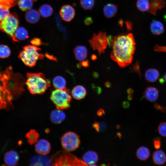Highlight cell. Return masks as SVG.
<instances>
[{
    "label": "cell",
    "instance_id": "cell-1",
    "mask_svg": "<svg viewBox=\"0 0 166 166\" xmlns=\"http://www.w3.org/2000/svg\"><path fill=\"white\" fill-rule=\"evenodd\" d=\"M24 80L19 73H14L11 66L2 70L0 67V110L13 107L12 101L24 90Z\"/></svg>",
    "mask_w": 166,
    "mask_h": 166
},
{
    "label": "cell",
    "instance_id": "cell-2",
    "mask_svg": "<svg viewBox=\"0 0 166 166\" xmlns=\"http://www.w3.org/2000/svg\"><path fill=\"white\" fill-rule=\"evenodd\" d=\"M135 45L132 34L112 36L110 45L112 48L111 58L120 67L127 66L133 60Z\"/></svg>",
    "mask_w": 166,
    "mask_h": 166
},
{
    "label": "cell",
    "instance_id": "cell-3",
    "mask_svg": "<svg viewBox=\"0 0 166 166\" xmlns=\"http://www.w3.org/2000/svg\"><path fill=\"white\" fill-rule=\"evenodd\" d=\"M26 84L29 92L33 95L43 93L50 85V81L42 73H28Z\"/></svg>",
    "mask_w": 166,
    "mask_h": 166
},
{
    "label": "cell",
    "instance_id": "cell-4",
    "mask_svg": "<svg viewBox=\"0 0 166 166\" xmlns=\"http://www.w3.org/2000/svg\"><path fill=\"white\" fill-rule=\"evenodd\" d=\"M41 49L33 45L24 46L18 56L20 58L26 66L29 67L34 66L38 60L42 59L44 55L40 53Z\"/></svg>",
    "mask_w": 166,
    "mask_h": 166
},
{
    "label": "cell",
    "instance_id": "cell-5",
    "mask_svg": "<svg viewBox=\"0 0 166 166\" xmlns=\"http://www.w3.org/2000/svg\"><path fill=\"white\" fill-rule=\"evenodd\" d=\"M51 158L52 165H87L83 160L71 154L69 152L65 150L57 152Z\"/></svg>",
    "mask_w": 166,
    "mask_h": 166
},
{
    "label": "cell",
    "instance_id": "cell-6",
    "mask_svg": "<svg viewBox=\"0 0 166 166\" xmlns=\"http://www.w3.org/2000/svg\"><path fill=\"white\" fill-rule=\"evenodd\" d=\"M69 93V90L65 88L62 89H56L52 92L50 99L57 109H67L70 107L72 100Z\"/></svg>",
    "mask_w": 166,
    "mask_h": 166
},
{
    "label": "cell",
    "instance_id": "cell-7",
    "mask_svg": "<svg viewBox=\"0 0 166 166\" xmlns=\"http://www.w3.org/2000/svg\"><path fill=\"white\" fill-rule=\"evenodd\" d=\"M19 24V20L17 14L10 13L0 21V31L7 34L13 40L14 33Z\"/></svg>",
    "mask_w": 166,
    "mask_h": 166
},
{
    "label": "cell",
    "instance_id": "cell-8",
    "mask_svg": "<svg viewBox=\"0 0 166 166\" xmlns=\"http://www.w3.org/2000/svg\"><path fill=\"white\" fill-rule=\"evenodd\" d=\"M61 142L64 149L70 152L76 150L79 147L80 140L79 136L76 133L69 131L62 135Z\"/></svg>",
    "mask_w": 166,
    "mask_h": 166
},
{
    "label": "cell",
    "instance_id": "cell-9",
    "mask_svg": "<svg viewBox=\"0 0 166 166\" xmlns=\"http://www.w3.org/2000/svg\"><path fill=\"white\" fill-rule=\"evenodd\" d=\"M88 41L93 50H97L100 55L105 53L107 46L109 45L108 37L104 32L100 31L97 34H94Z\"/></svg>",
    "mask_w": 166,
    "mask_h": 166
},
{
    "label": "cell",
    "instance_id": "cell-10",
    "mask_svg": "<svg viewBox=\"0 0 166 166\" xmlns=\"http://www.w3.org/2000/svg\"><path fill=\"white\" fill-rule=\"evenodd\" d=\"M59 14L63 20L69 22L74 17L75 11L74 8L69 5H64L61 8Z\"/></svg>",
    "mask_w": 166,
    "mask_h": 166
},
{
    "label": "cell",
    "instance_id": "cell-11",
    "mask_svg": "<svg viewBox=\"0 0 166 166\" xmlns=\"http://www.w3.org/2000/svg\"><path fill=\"white\" fill-rule=\"evenodd\" d=\"M35 149L39 154L46 155L50 152L51 145L49 142L47 140L41 139L35 144Z\"/></svg>",
    "mask_w": 166,
    "mask_h": 166
},
{
    "label": "cell",
    "instance_id": "cell-12",
    "mask_svg": "<svg viewBox=\"0 0 166 166\" xmlns=\"http://www.w3.org/2000/svg\"><path fill=\"white\" fill-rule=\"evenodd\" d=\"M19 157L17 152L14 150L7 152L4 156V161L7 166H14L18 163Z\"/></svg>",
    "mask_w": 166,
    "mask_h": 166
},
{
    "label": "cell",
    "instance_id": "cell-13",
    "mask_svg": "<svg viewBox=\"0 0 166 166\" xmlns=\"http://www.w3.org/2000/svg\"><path fill=\"white\" fill-rule=\"evenodd\" d=\"M33 166H50L52 165L51 158L46 155H39L33 157L30 161Z\"/></svg>",
    "mask_w": 166,
    "mask_h": 166
},
{
    "label": "cell",
    "instance_id": "cell-14",
    "mask_svg": "<svg viewBox=\"0 0 166 166\" xmlns=\"http://www.w3.org/2000/svg\"><path fill=\"white\" fill-rule=\"evenodd\" d=\"M62 110L57 109L51 112L50 114V119L53 123L59 124L65 119L66 115Z\"/></svg>",
    "mask_w": 166,
    "mask_h": 166
},
{
    "label": "cell",
    "instance_id": "cell-15",
    "mask_svg": "<svg viewBox=\"0 0 166 166\" xmlns=\"http://www.w3.org/2000/svg\"><path fill=\"white\" fill-rule=\"evenodd\" d=\"M98 156L96 152L92 151H89L83 155V161L86 164L89 165H96L95 164L98 161Z\"/></svg>",
    "mask_w": 166,
    "mask_h": 166
},
{
    "label": "cell",
    "instance_id": "cell-16",
    "mask_svg": "<svg viewBox=\"0 0 166 166\" xmlns=\"http://www.w3.org/2000/svg\"><path fill=\"white\" fill-rule=\"evenodd\" d=\"M73 53L76 59L81 62L86 59L88 51L85 46L79 45L75 47L73 50Z\"/></svg>",
    "mask_w": 166,
    "mask_h": 166
},
{
    "label": "cell",
    "instance_id": "cell-17",
    "mask_svg": "<svg viewBox=\"0 0 166 166\" xmlns=\"http://www.w3.org/2000/svg\"><path fill=\"white\" fill-rule=\"evenodd\" d=\"M144 95L146 100L151 102H154L157 99L159 93L156 87L150 86L146 89L144 91Z\"/></svg>",
    "mask_w": 166,
    "mask_h": 166
},
{
    "label": "cell",
    "instance_id": "cell-18",
    "mask_svg": "<svg viewBox=\"0 0 166 166\" xmlns=\"http://www.w3.org/2000/svg\"><path fill=\"white\" fill-rule=\"evenodd\" d=\"M25 18L28 23L35 24L38 22L40 19V13L36 10L30 9L26 12Z\"/></svg>",
    "mask_w": 166,
    "mask_h": 166
},
{
    "label": "cell",
    "instance_id": "cell-19",
    "mask_svg": "<svg viewBox=\"0 0 166 166\" xmlns=\"http://www.w3.org/2000/svg\"><path fill=\"white\" fill-rule=\"evenodd\" d=\"M71 93L74 98L77 100H81L85 97L87 94V91L83 86L78 85L73 87Z\"/></svg>",
    "mask_w": 166,
    "mask_h": 166
},
{
    "label": "cell",
    "instance_id": "cell-20",
    "mask_svg": "<svg viewBox=\"0 0 166 166\" xmlns=\"http://www.w3.org/2000/svg\"><path fill=\"white\" fill-rule=\"evenodd\" d=\"M118 11L117 6L113 3L106 4L103 9L105 16L107 18H110L115 16Z\"/></svg>",
    "mask_w": 166,
    "mask_h": 166
},
{
    "label": "cell",
    "instance_id": "cell-21",
    "mask_svg": "<svg viewBox=\"0 0 166 166\" xmlns=\"http://www.w3.org/2000/svg\"><path fill=\"white\" fill-rule=\"evenodd\" d=\"M29 37V33L26 29L23 27H20L17 28L14 33L13 41L18 42L25 40Z\"/></svg>",
    "mask_w": 166,
    "mask_h": 166
},
{
    "label": "cell",
    "instance_id": "cell-22",
    "mask_svg": "<svg viewBox=\"0 0 166 166\" xmlns=\"http://www.w3.org/2000/svg\"><path fill=\"white\" fill-rule=\"evenodd\" d=\"M152 159L154 163L157 165H161L166 162V155L161 150H158L153 153Z\"/></svg>",
    "mask_w": 166,
    "mask_h": 166
},
{
    "label": "cell",
    "instance_id": "cell-23",
    "mask_svg": "<svg viewBox=\"0 0 166 166\" xmlns=\"http://www.w3.org/2000/svg\"><path fill=\"white\" fill-rule=\"evenodd\" d=\"M160 74L158 70L154 68L147 70L144 73V77L147 81L150 82H154L158 79Z\"/></svg>",
    "mask_w": 166,
    "mask_h": 166
},
{
    "label": "cell",
    "instance_id": "cell-24",
    "mask_svg": "<svg viewBox=\"0 0 166 166\" xmlns=\"http://www.w3.org/2000/svg\"><path fill=\"white\" fill-rule=\"evenodd\" d=\"M150 29L152 33L156 35L162 34L164 31L163 24L159 21H153L151 24Z\"/></svg>",
    "mask_w": 166,
    "mask_h": 166
},
{
    "label": "cell",
    "instance_id": "cell-25",
    "mask_svg": "<svg viewBox=\"0 0 166 166\" xmlns=\"http://www.w3.org/2000/svg\"><path fill=\"white\" fill-rule=\"evenodd\" d=\"M150 155L149 150L145 147L141 146L137 150L136 156L139 159L141 160H145L148 158Z\"/></svg>",
    "mask_w": 166,
    "mask_h": 166
},
{
    "label": "cell",
    "instance_id": "cell-26",
    "mask_svg": "<svg viewBox=\"0 0 166 166\" xmlns=\"http://www.w3.org/2000/svg\"><path fill=\"white\" fill-rule=\"evenodd\" d=\"M41 15L44 18H47L51 15L53 10L52 7L48 4H45L40 6L39 9Z\"/></svg>",
    "mask_w": 166,
    "mask_h": 166
},
{
    "label": "cell",
    "instance_id": "cell-27",
    "mask_svg": "<svg viewBox=\"0 0 166 166\" xmlns=\"http://www.w3.org/2000/svg\"><path fill=\"white\" fill-rule=\"evenodd\" d=\"M54 87L57 89H62L65 88L66 81L65 78L60 76H55L53 79Z\"/></svg>",
    "mask_w": 166,
    "mask_h": 166
},
{
    "label": "cell",
    "instance_id": "cell-28",
    "mask_svg": "<svg viewBox=\"0 0 166 166\" xmlns=\"http://www.w3.org/2000/svg\"><path fill=\"white\" fill-rule=\"evenodd\" d=\"M26 136L28 143L32 145L35 144L38 140L39 134L36 130L31 129L26 134Z\"/></svg>",
    "mask_w": 166,
    "mask_h": 166
},
{
    "label": "cell",
    "instance_id": "cell-29",
    "mask_svg": "<svg viewBox=\"0 0 166 166\" xmlns=\"http://www.w3.org/2000/svg\"><path fill=\"white\" fill-rule=\"evenodd\" d=\"M137 9L142 12L149 11L151 4L149 0H137L136 3Z\"/></svg>",
    "mask_w": 166,
    "mask_h": 166
},
{
    "label": "cell",
    "instance_id": "cell-30",
    "mask_svg": "<svg viewBox=\"0 0 166 166\" xmlns=\"http://www.w3.org/2000/svg\"><path fill=\"white\" fill-rule=\"evenodd\" d=\"M17 4L19 8L23 11L31 9L33 6V2L31 0H18Z\"/></svg>",
    "mask_w": 166,
    "mask_h": 166
},
{
    "label": "cell",
    "instance_id": "cell-31",
    "mask_svg": "<svg viewBox=\"0 0 166 166\" xmlns=\"http://www.w3.org/2000/svg\"><path fill=\"white\" fill-rule=\"evenodd\" d=\"M80 4L84 9L90 10L94 6L95 0H80Z\"/></svg>",
    "mask_w": 166,
    "mask_h": 166
},
{
    "label": "cell",
    "instance_id": "cell-32",
    "mask_svg": "<svg viewBox=\"0 0 166 166\" xmlns=\"http://www.w3.org/2000/svg\"><path fill=\"white\" fill-rule=\"evenodd\" d=\"M10 50L9 47L4 45H0V58H5L10 55Z\"/></svg>",
    "mask_w": 166,
    "mask_h": 166
},
{
    "label": "cell",
    "instance_id": "cell-33",
    "mask_svg": "<svg viewBox=\"0 0 166 166\" xmlns=\"http://www.w3.org/2000/svg\"><path fill=\"white\" fill-rule=\"evenodd\" d=\"M18 0H0V5L10 9L18 3Z\"/></svg>",
    "mask_w": 166,
    "mask_h": 166
},
{
    "label": "cell",
    "instance_id": "cell-34",
    "mask_svg": "<svg viewBox=\"0 0 166 166\" xmlns=\"http://www.w3.org/2000/svg\"><path fill=\"white\" fill-rule=\"evenodd\" d=\"M159 133L162 136L166 137V122L161 123L158 127Z\"/></svg>",
    "mask_w": 166,
    "mask_h": 166
},
{
    "label": "cell",
    "instance_id": "cell-35",
    "mask_svg": "<svg viewBox=\"0 0 166 166\" xmlns=\"http://www.w3.org/2000/svg\"><path fill=\"white\" fill-rule=\"evenodd\" d=\"M9 9L0 5V21L10 13Z\"/></svg>",
    "mask_w": 166,
    "mask_h": 166
},
{
    "label": "cell",
    "instance_id": "cell-36",
    "mask_svg": "<svg viewBox=\"0 0 166 166\" xmlns=\"http://www.w3.org/2000/svg\"><path fill=\"white\" fill-rule=\"evenodd\" d=\"M30 42L32 45L36 46H40L42 43L41 39L37 38H33L30 41Z\"/></svg>",
    "mask_w": 166,
    "mask_h": 166
},
{
    "label": "cell",
    "instance_id": "cell-37",
    "mask_svg": "<svg viewBox=\"0 0 166 166\" xmlns=\"http://www.w3.org/2000/svg\"><path fill=\"white\" fill-rule=\"evenodd\" d=\"M160 142L159 139H156L154 140V146L155 148L159 149L160 147Z\"/></svg>",
    "mask_w": 166,
    "mask_h": 166
},
{
    "label": "cell",
    "instance_id": "cell-38",
    "mask_svg": "<svg viewBox=\"0 0 166 166\" xmlns=\"http://www.w3.org/2000/svg\"><path fill=\"white\" fill-rule=\"evenodd\" d=\"M85 24L87 26L93 23V19L91 17H89L85 18L84 20Z\"/></svg>",
    "mask_w": 166,
    "mask_h": 166
},
{
    "label": "cell",
    "instance_id": "cell-39",
    "mask_svg": "<svg viewBox=\"0 0 166 166\" xmlns=\"http://www.w3.org/2000/svg\"><path fill=\"white\" fill-rule=\"evenodd\" d=\"M100 131L104 132L106 128V126L105 122H102L99 123Z\"/></svg>",
    "mask_w": 166,
    "mask_h": 166
},
{
    "label": "cell",
    "instance_id": "cell-40",
    "mask_svg": "<svg viewBox=\"0 0 166 166\" xmlns=\"http://www.w3.org/2000/svg\"><path fill=\"white\" fill-rule=\"evenodd\" d=\"M81 65L85 67H88L89 66L90 63L89 61L85 60L81 62Z\"/></svg>",
    "mask_w": 166,
    "mask_h": 166
},
{
    "label": "cell",
    "instance_id": "cell-41",
    "mask_svg": "<svg viewBox=\"0 0 166 166\" xmlns=\"http://www.w3.org/2000/svg\"><path fill=\"white\" fill-rule=\"evenodd\" d=\"M155 108L157 109L160 110L163 112H165L166 111V108L161 106L157 104H156L154 106Z\"/></svg>",
    "mask_w": 166,
    "mask_h": 166
},
{
    "label": "cell",
    "instance_id": "cell-42",
    "mask_svg": "<svg viewBox=\"0 0 166 166\" xmlns=\"http://www.w3.org/2000/svg\"><path fill=\"white\" fill-rule=\"evenodd\" d=\"M93 127L97 132L100 131L99 129V123L98 122H95L93 125Z\"/></svg>",
    "mask_w": 166,
    "mask_h": 166
},
{
    "label": "cell",
    "instance_id": "cell-43",
    "mask_svg": "<svg viewBox=\"0 0 166 166\" xmlns=\"http://www.w3.org/2000/svg\"><path fill=\"white\" fill-rule=\"evenodd\" d=\"M104 114L105 111L103 109H99L97 112V114L98 116H101Z\"/></svg>",
    "mask_w": 166,
    "mask_h": 166
},
{
    "label": "cell",
    "instance_id": "cell-44",
    "mask_svg": "<svg viewBox=\"0 0 166 166\" xmlns=\"http://www.w3.org/2000/svg\"><path fill=\"white\" fill-rule=\"evenodd\" d=\"M126 28L128 30H131L132 25L130 22L127 21L125 22Z\"/></svg>",
    "mask_w": 166,
    "mask_h": 166
},
{
    "label": "cell",
    "instance_id": "cell-45",
    "mask_svg": "<svg viewBox=\"0 0 166 166\" xmlns=\"http://www.w3.org/2000/svg\"><path fill=\"white\" fill-rule=\"evenodd\" d=\"M129 103L127 101H124L123 103V106L124 108H127L129 107Z\"/></svg>",
    "mask_w": 166,
    "mask_h": 166
},
{
    "label": "cell",
    "instance_id": "cell-46",
    "mask_svg": "<svg viewBox=\"0 0 166 166\" xmlns=\"http://www.w3.org/2000/svg\"><path fill=\"white\" fill-rule=\"evenodd\" d=\"M105 86L107 88L110 87L111 85L110 83L108 81H107L105 83Z\"/></svg>",
    "mask_w": 166,
    "mask_h": 166
},
{
    "label": "cell",
    "instance_id": "cell-47",
    "mask_svg": "<svg viewBox=\"0 0 166 166\" xmlns=\"http://www.w3.org/2000/svg\"><path fill=\"white\" fill-rule=\"evenodd\" d=\"M91 58L93 60H95L97 59V56L96 55L93 54L91 56Z\"/></svg>",
    "mask_w": 166,
    "mask_h": 166
},
{
    "label": "cell",
    "instance_id": "cell-48",
    "mask_svg": "<svg viewBox=\"0 0 166 166\" xmlns=\"http://www.w3.org/2000/svg\"><path fill=\"white\" fill-rule=\"evenodd\" d=\"M127 92L129 94H132L133 93L132 90L130 89H128L127 90Z\"/></svg>",
    "mask_w": 166,
    "mask_h": 166
},
{
    "label": "cell",
    "instance_id": "cell-49",
    "mask_svg": "<svg viewBox=\"0 0 166 166\" xmlns=\"http://www.w3.org/2000/svg\"><path fill=\"white\" fill-rule=\"evenodd\" d=\"M128 99L129 100H131L132 98V96L131 94H129L128 97Z\"/></svg>",
    "mask_w": 166,
    "mask_h": 166
},
{
    "label": "cell",
    "instance_id": "cell-50",
    "mask_svg": "<svg viewBox=\"0 0 166 166\" xmlns=\"http://www.w3.org/2000/svg\"><path fill=\"white\" fill-rule=\"evenodd\" d=\"M119 24L121 26H122L123 24V21L122 20H120L119 21Z\"/></svg>",
    "mask_w": 166,
    "mask_h": 166
},
{
    "label": "cell",
    "instance_id": "cell-51",
    "mask_svg": "<svg viewBox=\"0 0 166 166\" xmlns=\"http://www.w3.org/2000/svg\"><path fill=\"white\" fill-rule=\"evenodd\" d=\"M164 80L165 82L166 83V73H165L164 76Z\"/></svg>",
    "mask_w": 166,
    "mask_h": 166
},
{
    "label": "cell",
    "instance_id": "cell-52",
    "mask_svg": "<svg viewBox=\"0 0 166 166\" xmlns=\"http://www.w3.org/2000/svg\"><path fill=\"white\" fill-rule=\"evenodd\" d=\"M33 2H35L37 1L38 0H31Z\"/></svg>",
    "mask_w": 166,
    "mask_h": 166
}]
</instances>
